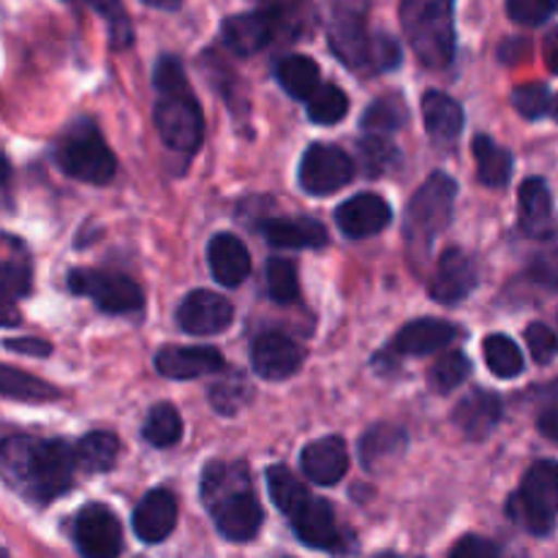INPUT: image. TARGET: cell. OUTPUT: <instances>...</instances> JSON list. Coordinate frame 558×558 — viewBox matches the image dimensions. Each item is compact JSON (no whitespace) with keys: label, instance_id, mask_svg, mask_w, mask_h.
Listing matches in <instances>:
<instances>
[{"label":"cell","instance_id":"obj_18","mask_svg":"<svg viewBox=\"0 0 558 558\" xmlns=\"http://www.w3.org/2000/svg\"><path fill=\"white\" fill-rule=\"evenodd\" d=\"M461 336L452 322L445 319H414L407 327H401L390 343V354H403V357H423V354H434L445 349Z\"/></svg>","mask_w":558,"mask_h":558},{"label":"cell","instance_id":"obj_48","mask_svg":"<svg viewBox=\"0 0 558 558\" xmlns=\"http://www.w3.org/2000/svg\"><path fill=\"white\" fill-rule=\"evenodd\" d=\"M450 558H499V548L490 539L477 537V534H466L452 545Z\"/></svg>","mask_w":558,"mask_h":558},{"label":"cell","instance_id":"obj_9","mask_svg":"<svg viewBox=\"0 0 558 558\" xmlns=\"http://www.w3.org/2000/svg\"><path fill=\"white\" fill-rule=\"evenodd\" d=\"M300 185L311 196H327L341 191L354 178V163L338 145L316 142L300 158Z\"/></svg>","mask_w":558,"mask_h":558},{"label":"cell","instance_id":"obj_53","mask_svg":"<svg viewBox=\"0 0 558 558\" xmlns=\"http://www.w3.org/2000/svg\"><path fill=\"white\" fill-rule=\"evenodd\" d=\"M554 118L558 120V96L554 98Z\"/></svg>","mask_w":558,"mask_h":558},{"label":"cell","instance_id":"obj_27","mask_svg":"<svg viewBox=\"0 0 558 558\" xmlns=\"http://www.w3.org/2000/svg\"><path fill=\"white\" fill-rule=\"evenodd\" d=\"M518 218L521 229L532 238H548L550 218H554V196L543 178L523 180L518 191Z\"/></svg>","mask_w":558,"mask_h":558},{"label":"cell","instance_id":"obj_54","mask_svg":"<svg viewBox=\"0 0 558 558\" xmlns=\"http://www.w3.org/2000/svg\"><path fill=\"white\" fill-rule=\"evenodd\" d=\"M556 322H558V319H556Z\"/></svg>","mask_w":558,"mask_h":558},{"label":"cell","instance_id":"obj_2","mask_svg":"<svg viewBox=\"0 0 558 558\" xmlns=\"http://www.w3.org/2000/svg\"><path fill=\"white\" fill-rule=\"evenodd\" d=\"M153 87H156L153 123H156L163 145L178 156L191 158L205 140V114L191 93L178 58L172 54L158 58L156 69H153Z\"/></svg>","mask_w":558,"mask_h":558},{"label":"cell","instance_id":"obj_29","mask_svg":"<svg viewBox=\"0 0 558 558\" xmlns=\"http://www.w3.org/2000/svg\"><path fill=\"white\" fill-rule=\"evenodd\" d=\"M276 80L283 90L298 101H305L319 90V65L308 54H283L276 63Z\"/></svg>","mask_w":558,"mask_h":558},{"label":"cell","instance_id":"obj_33","mask_svg":"<svg viewBox=\"0 0 558 558\" xmlns=\"http://www.w3.org/2000/svg\"><path fill=\"white\" fill-rule=\"evenodd\" d=\"M407 123V104L401 96H381L368 104L360 118V129L368 136H385Z\"/></svg>","mask_w":558,"mask_h":558},{"label":"cell","instance_id":"obj_51","mask_svg":"<svg viewBox=\"0 0 558 558\" xmlns=\"http://www.w3.org/2000/svg\"><path fill=\"white\" fill-rule=\"evenodd\" d=\"M537 428L539 434L548 436L550 441H558V392L554 396V401L537 414Z\"/></svg>","mask_w":558,"mask_h":558},{"label":"cell","instance_id":"obj_3","mask_svg":"<svg viewBox=\"0 0 558 558\" xmlns=\"http://www.w3.org/2000/svg\"><path fill=\"white\" fill-rule=\"evenodd\" d=\"M202 501L216 529L232 543H248L259 534L265 512L251 490L248 466L243 461H210L202 472Z\"/></svg>","mask_w":558,"mask_h":558},{"label":"cell","instance_id":"obj_39","mask_svg":"<svg viewBox=\"0 0 558 558\" xmlns=\"http://www.w3.org/2000/svg\"><path fill=\"white\" fill-rule=\"evenodd\" d=\"M469 371H472V363H469V357L463 352L441 354V357L434 363V368L428 371L430 390L441 392V396L456 390V387L466 379Z\"/></svg>","mask_w":558,"mask_h":558},{"label":"cell","instance_id":"obj_20","mask_svg":"<svg viewBox=\"0 0 558 558\" xmlns=\"http://www.w3.org/2000/svg\"><path fill=\"white\" fill-rule=\"evenodd\" d=\"M501 423V401L496 392L490 390H472L458 401V407L452 409V425L461 430L466 439H485L496 430V425Z\"/></svg>","mask_w":558,"mask_h":558},{"label":"cell","instance_id":"obj_45","mask_svg":"<svg viewBox=\"0 0 558 558\" xmlns=\"http://www.w3.org/2000/svg\"><path fill=\"white\" fill-rule=\"evenodd\" d=\"M526 343L529 349H532V357L537 360L539 365H548L558 354L556 332L550 330L548 325H543V322H532V325L526 327Z\"/></svg>","mask_w":558,"mask_h":558},{"label":"cell","instance_id":"obj_1","mask_svg":"<svg viewBox=\"0 0 558 558\" xmlns=\"http://www.w3.org/2000/svg\"><path fill=\"white\" fill-rule=\"evenodd\" d=\"M3 477L25 499L49 505L71 488L74 477V447L63 439H33L9 436L3 441Z\"/></svg>","mask_w":558,"mask_h":558},{"label":"cell","instance_id":"obj_35","mask_svg":"<svg viewBox=\"0 0 558 558\" xmlns=\"http://www.w3.org/2000/svg\"><path fill=\"white\" fill-rule=\"evenodd\" d=\"M0 387H3L5 398H14V401L25 403H41L60 398L58 387L47 385V381L36 379V376L25 374V371L11 368V365H3V371H0Z\"/></svg>","mask_w":558,"mask_h":558},{"label":"cell","instance_id":"obj_11","mask_svg":"<svg viewBox=\"0 0 558 558\" xmlns=\"http://www.w3.org/2000/svg\"><path fill=\"white\" fill-rule=\"evenodd\" d=\"M330 47L336 58L349 69H371V52H374V33L365 27L363 9L354 5H338L330 20Z\"/></svg>","mask_w":558,"mask_h":558},{"label":"cell","instance_id":"obj_26","mask_svg":"<svg viewBox=\"0 0 558 558\" xmlns=\"http://www.w3.org/2000/svg\"><path fill=\"white\" fill-rule=\"evenodd\" d=\"M267 243L276 245V248H322L327 245L330 234H327L325 223H319L316 218H276V221H267L262 227Z\"/></svg>","mask_w":558,"mask_h":558},{"label":"cell","instance_id":"obj_43","mask_svg":"<svg viewBox=\"0 0 558 558\" xmlns=\"http://www.w3.org/2000/svg\"><path fill=\"white\" fill-rule=\"evenodd\" d=\"M532 276L545 287H558V232L548 234L532 259Z\"/></svg>","mask_w":558,"mask_h":558},{"label":"cell","instance_id":"obj_34","mask_svg":"<svg viewBox=\"0 0 558 558\" xmlns=\"http://www.w3.org/2000/svg\"><path fill=\"white\" fill-rule=\"evenodd\" d=\"M142 436H145L147 445L158 447V450H167L174 447L183 436V420L180 412L172 403H156V407L147 412L145 425H142Z\"/></svg>","mask_w":558,"mask_h":558},{"label":"cell","instance_id":"obj_13","mask_svg":"<svg viewBox=\"0 0 558 558\" xmlns=\"http://www.w3.org/2000/svg\"><path fill=\"white\" fill-rule=\"evenodd\" d=\"M477 265L472 256L461 248H447L436 262L434 281H430L428 294L436 303L456 305L466 300L477 287Z\"/></svg>","mask_w":558,"mask_h":558},{"label":"cell","instance_id":"obj_16","mask_svg":"<svg viewBox=\"0 0 558 558\" xmlns=\"http://www.w3.org/2000/svg\"><path fill=\"white\" fill-rule=\"evenodd\" d=\"M251 365L262 379L283 381L303 365V349L283 332H262L251 349Z\"/></svg>","mask_w":558,"mask_h":558},{"label":"cell","instance_id":"obj_30","mask_svg":"<svg viewBox=\"0 0 558 558\" xmlns=\"http://www.w3.org/2000/svg\"><path fill=\"white\" fill-rule=\"evenodd\" d=\"M120 441L107 430H93L74 445L76 469L85 474H104L118 463Z\"/></svg>","mask_w":558,"mask_h":558},{"label":"cell","instance_id":"obj_19","mask_svg":"<svg viewBox=\"0 0 558 558\" xmlns=\"http://www.w3.org/2000/svg\"><path fill=\"white\" fill-rule=\"evenodd\" d=\"M134 532L142 543H163L178 526V499L167 488H156L136 505Z\"/></svg>","mask_w":558,"mask_h":558},{"label":"cell","instance_id":"obj_31","mask_svg":"<svg viewBox=\"0 0 558 558\" xmlns=\"http://www.w3.org/2000/svg\"><path fill=\"white\" fill-rule=\"evenodd\" d=\"M474 161H477V180L488 189H505L512 178V156L490 136H474Z\"/></svg>","mask_w":558,"mask_h":558},{"label":"cell","instance_id":"obj_28","mask_svg":"<svg viewBox=\"0 0 558 558\" xmlns=\"http://www.w3.org/2000/svg\"><path fill=\"white\" fill-rule=\"evenodd\" d=\"M31 289V259H27L25 245L16 238L5 234V251H3V308H5V325L14 322V300L27 294Z\"/></svg>","mask_w":558,"mask_h":558},{"label":"cell","instance_id":"obj_40","mask_svg":"<svg viewBox=\"0 0 558 558\" xmlns=\"http://www.w3.org/2000/svg\"><path fill=\"white\" fill-rule=\"evenodd\" d=\"M267 292L276 303H292L300 298V278L294 262L281 259V256H272L267 262Z\"/></svg>","mask_w":558,"mask_h":558},{"label":"cell","instance_id":"obj_37","mask_svg":"<svg viewBox=\"0 0 558 558\" xmlns=\"http://www.w3.org/2000/svg\"><path fill=\"white\" fill-rule=\"evenodd\" d=\"M210 407L216 409L223 417H232L238 414L245 403L251 401V385L245 381V376L240 374H227L223 379H218L210 387Z\"/></svg>","mask_w":558,"mask_h":558},{"label":"cell","instance_id":"obj_42","mask_svg":"<svg viewBox=\"0 0 558 558\" xmlns=\"http://www.w3.org/2000/svg\"><path fill=\"white\" fill-rule=\"evenodd\" d=\"M512 107L518 114L526 120H539L548 112H554V98L543 82H529V85H518L512 90Z\"/></svg>","mask_w":558,"mask_h":558},{"label":"cell","instance_id":"obj_4","mask_svg":"<svg viewBox=\"0 0 558 558\" xmlns=\"http://www.w3.org/2000/svg\"><path fill=\"white\" fill-rule=\"evenodd\" d=\"M401 27L425 69L441 71L456 54L452 3L447 0H407L401 5Z\"/></svg>","mask_w":558,"mask_h":558},{"label":"cell","instance_id":"obj_23","mask_svg":"<svg viewBox=\"0 0 558 558\" xmlns=\"http://www.w3.org/2000/svg\"><path fill=\"white\" fill-rule=\"evenodd\" d=\"M292 529L308 548L336 550L341 543L336 512L325 499H316V496L292 518Z\"/></svg>","mask_w":558,"mask_h":558},{"label":"cell","instance_id":"obj_14","mask_svg":"<svg viewBox=\"0 0 558 558\" xmlns=\"http://www.w3.org/2000/svg\"><path fill=\"white\" fill-rule=\"evenodd\" d=\"M278 27V9H256L223 20L221 38L234 54H254L270 44Z\"/></svg>","mask_w":558,"mask_h":558},{"label":"cell","instance_id":"obj_10","mask_svg":"<svg viewBox=\"0 0 558 558\" xmlns=\"http://www.w3.org/2000/svg\"><path fill=\"white\" fill-rule=\"evenodd\" d=\"M74 543L82 558H118L123 550L118 515L104 505L82 507L74 521Z\"/></svg>","mask_w":558,"mask_h":558},{"label":"cell","instance_id":"obj_8","mask_svg":"<svg viewBox=\"0 0 558 558\" xmlns=\"http://www.w3.org/2000/svg\"><path fill=\"white\" fill-rule=\"evenodd\" d=\"M65 287L76 298H87L98 305V311L112 316L134 314L142 308L145 298L142 289L136 287L134 278L123 276V272H107V270H71L65 278Z\"/></svg>","mask_w":558,"mask_h":558},{"label":"cell","instance_id":"obj_46","mask_svg":"<svg viewBox=\"0 0 558 558\" xmlns=\"http://www.w3.org/2000/svg\"><path fill=\"white\" fill-rule=\"evenodd\" d=\"M558 11V3H548V0H510L507 3V14L521 25H543Z\"/></svg>","mask_w":558,"mask_h":558},{"label":"cell","instance_id":"obj_36","mask_svg":"<svg viewBox=\"0 0 558 558\" xmlns=\"http://www.w3.org/2000/svg\"><path fill=\"white\" fill-rule=\"evenodd\" d=\"M483 354L488 368L499 379H515L523 374V352L518 343L507 336H488L483 341Z\"/></svg>","mask_w":558,"mask_h":558},{"label":"cell","instance_id":"obj_50","mask_svg":"<svg viewBox=\"0 0 558 558\" xmlns=\"http://www.w3.org/2000/svg\"><path fill=\"white\" fill-rule=\"evenodd\" d=\"M523 58H529V38H507L499 47V60L505 65H518Z\"/></svg>","mask_w":558,"mask_h":558},{"label":"cell","instance_id":"obj_12","mask_svg":"<svg viewBox=\"0 0 558 558\" xmlns=\"http://www.w3.org/2000/svg\"><path fill=\"white\" fill-rule=\"evenodd\" d=\"M234 308L227 298L210 289H196V292L185 294L183 303L178 305V319L180 330L189 336H216L232 325Z\"/></svg>","mask_w":558,"mask_h":558},{"label":"cell","instance_id":"obj_38","mask_svg":"<svg viewBox=\"0 0 558 558\" xmlns=\"http://www.w3.org/2000/svg\"><path fill=\"white\" fill-rule=\"evenodd\" d=\"M349 98L338 85H322L308 101V118L319 125H336L347 118Z\"/></svg>","mask_w":558,"mask_h":558},{"label":"cell","instance_id":"obj_47","mask_svg":"<svg viewBox=\"0 0 558 558\" xmlns=\"http://www.w3.org/2000/svg\"><path fill=\"white\" fill-rule=\"evenodd\" d=\"M401 63V47L387 33H374V52H371V71H390Z\"/></svg>","mask_w":558,"mask_h":558},{"label":"cell","instance_id":"obj_41","mask_svg":"<svg viewBox=\"0 0 558 558\" xmlns=\"http://www.w3.org/2000/svg\"><path fill=\"white\" fill-rule=\"evenodd\" d=\"M360 167H363L365 178H381L390 167L398 163V147L390 145L381 136H368L357 145Z\"/></svg>","mask_w":558,"mask_h":558},{"label":"cell","instance_id":"obj_32","mask_svg":"<svg viewBox=\"0 0 558 558\" xmlns=\"http://www.w3.org/2000/svg\"><path fill=\"white\" fill-rule=\"evenodd\" d=\"M265 480H267V490H270V499L276 501V507L289 518V521H292V518L298 515L311 499H314V496L308 494V488H305V485L300 483L287 466H270L267 469Z\"/></svg>","mask_w":558,"mask_h":558},{"label":"cell","instance_id":"obj_44","mask_svg":"<svg viewBox=\"0 0 558 558\" xmlns=\"http://www.w3.org/2000/svg\"><path fill=\"white\" fill-rule=\"evenodd\" d=\"M93 9L98 11L101 16H107L109 22V41L114 47H129L134 41V27H131L129 14L120 3H93Z\"/></svg>","mask_w":558,"mask_h":558},{"label":"cell","instance_id":"obj_7","mask_svg":"<svg viewBox=\"0 0 558 558\" xmlns=\"http://www.w3.org/2000/svg\"><path fill=\"white\" fill-rule=\"evenodd\" d=\"M507 515L529 534H550L558 515V461H537L529 466L521 490L507 501Z\"/></svg>","mask_w":558,"mask_h":558},{"label":"cell","instance_id":"obj_17","mask_svg":"<svg viewBox=\"0 0 558 558\" xmlns=\"http://www.w3.org/2000/svg\"><path fill=\"white\" fill-rule=\"evenodd\" d=\"M223 354L216 347H163L156 354V371L167 379L189 381L196 376L218 374Z\"/></svg>","mask_w":558,"mask_h":558},{"label":"cell","instance_id":"obj_25","mask_svg":"<svg viewBox=\"0 0 558 558\" xmlns=\"http://www.w3.org/2000/svg\"><path fill=\"white\" fill-rule=\"evenodd\" d=\"M423 120L425 131L436 145H456L463 131V107L447 93L428 90L423 96Z\"/></svg>","mask_w":558,"mask_h":558},{"label":"cell","instance_id":"obj_24","mask_svg":"<svg viewBox=\"0 0 558 558\" xmlns=\"http://www.w3.org/2000/svg\"><path fill=\"white\" fill-rule=\"evenodd\" d=\"M407 430L401 425L376 423L374 428H368L363 434L357 452L360 461H363V466L368 472H385V469H390L407 452Z\"/></svg>","mask_w":558,"mask_h":558},{"label":"cell","instance_id":"obj_49","mask_svg":"<svg viewBox=\"0 0 558 558\" xmlns=\"http://www.w3.org/2000/svg\"><path fill=\"white\" fill-rule=\"evenodd\" d=\"M5 349L16 354H27V357H49L52 347L47 341H38V338H20V341H5Z\"/></svg>","mask_w":558,"mask_h":558},{"label":"cell","instance_id":"obj_21","mask_svg":"<svg viewBox=\"0 0 558 558\" xmlns=\"http://www.w3.org/2000/svg\"><path fill=\"white\" fill-rule=\"evenodd\" d=\"M300 466L303 474L316 485H336L341 483L343 474L349 472V452L343 439L338 436H325V439L308 441L300 452Z\"/></svg>","mask_w":558,"mask_h":558},{"label":"cell","instance_id":"obj_15","mask_svg":"<svg viewBox=\"0 0 558 558\" xmlns=\"http://www.w3.org/2000/svg\"><path fill=\"white\" fill-rule=\"evenodd\" d=\"M390 221H392V207L387 205L385 196L371 194V191L354 194L352 199H347L336 210L338 229L352 240H363V238H371V234H379L381 229L390 227Z\"/></svg>","mask_w":558,"mask_h":558},{"label":"cell","instance_id":"obj_5","mask_svg":"<svg viewBox=\"0 0 558 558\" xmlns=\"http://www.w3.org/2000/svg\"><path fill=\"white\" fill-rule=\"evenodd\" d=\"M458 183L445 172H434L409 199L407 221H403V232H407L409 254L417 265H423L425 256L430 254L436 234L450 223L452 207H456Z\"/></svg>","mask_w":558,"mask_h":558},{"label":"cell","instance_id":"obj_22","mask_svg":"<svg viewBox=\"0 0 558 558\" xmlns=\"http://www.w3.org/2000/svg\"><path fill=\"white\" fill-rule=\"evenodd\" d=\"M207 262H210V272L221 287H240L251 272V254L245 248L243 240L232 232L213 234L210 245H207Z\"/></svg>","mask_w":558,"mask_h":558},{"label":"cell","instance_id":"obj_6","mask_svg":"<svg viewBox=\"0 0 558 558\" xmlns=\"http://www.w3.org/2000/svg\"><path fill=\"white\" fill-rule=\"evenodd\" d=\"M52 156L65 174L82 180V183L107 185L112 183L114 172H118L114 153L109 150L96 123L87 118L74 120L60 131Z\"/></svg>","mask_w":558,"mask_h":558},{"label":"cell","instance_id":"obj_52","mask_svg":"<svg viewBox=\"0 0 558 558\" xmlns=\"http://www.w3.org/2000/svg\"><path fill=\"white\" fill-rule=\"evenodd\" d=\"M543 54H545V63H548V69L558 74V27L545 36V44H543Z\"/></svg>","mask_w":558,"mask_h":558}]
</instances>
